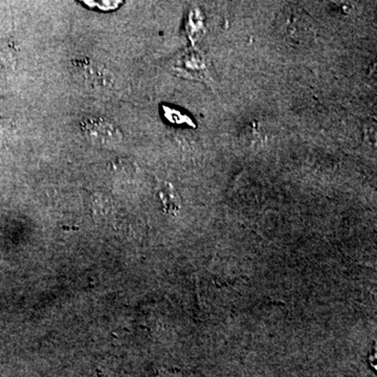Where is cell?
I'll list each match as a JSON object with an SVG mask.
<instances>
[{
    "label": "cell",
    "mask_w": 377,
    "mask_h": 377,
    "mask_svg": "<svg viewBox=\"0 0 377 377\" xmlns=\"http://www.w3.org/2000/svg\"><path fill=\"white\" fill-rule=\"evenodd\" d=\"M279 29L283 37L296 46L309 44L314 35L311 17L298 8H288L282 13Z\"/></svg>",
    "instance_id": "1"
},
{
    "label": "cell",
    "mask_w": 377,
    "mask_h": 377,
    "mask_svg": "<svg viewBox=\"0 0 377 377\" xmlns=\"http://www.w3.org/2000/svg\"><path fill=\"white\" fill-rule=\"evenodd\" d=\"M83 130L85 136L96 145L114 146L122 139L120 131L111 123L101 119L84 121Z\"/></svg>",
    "instance_id": "2"
},
{
    "label": "cell",
    "mask_w": 377,
    "mask_h": 377,
    "mask_svg": "<svg viewBox=\"0 0 377 377\" xmlns=\"http://www.w3.org/2000/svg\"><path fill=\"white\" fill-rule=\"evenodd\" d=\"M159 195H161V201H163L164 206L167 208L168 212H176L179 210V199L175 194L174 188L170 184L164 183L161 185Z\"/></svg>",
    "instance_id": "3"
},
{
    "label": "cell",
    "mask_w": 377,
    "mask_h": 377,
    "mask_svg": "<svg viewBox=\"0 0 377 377\" xmlns=\"http://www.w3.org/2000/svg\"><path fill=\"white\" fill-rule=\"evenodd\" d=\"M165 111L167 114L166 116L172 122L183 123L184 121V122H188V124L192 125L190 119L188 116H181V112H177V114H175V110L169 109V107H165Z\"/></svg>",
    "instance_id": "4"
},
{
    "label": "cell",
    "mask_w": 377,
    "mask_h": 377,
    "mask_svg": "<svg viewBox=\"0 0 377 377\" xmlns=\"http://www.w3.org/2000/svg\"><path fill=\"white\" fill-rule=\"evenodd\" d=\"M369 363L371 367L373 368L374 371L377 373V345L374 348L373 351L369 356Z\"/></svg>",
    "instance_id": "5"
}]
</instances>
